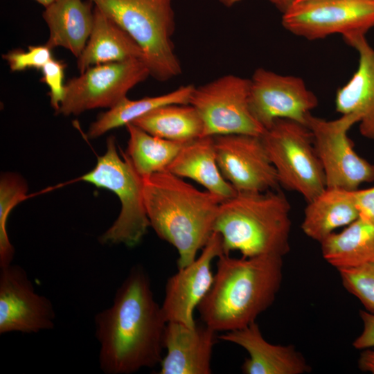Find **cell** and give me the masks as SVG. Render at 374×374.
I'll return each mask as SVG.
<instances>
[{"mask_svg":"<svg viewBox=\"0 0 374 374\" xmlns=\"http://www.w3.org/2000/svg\"><path fill=\"white\" fill-rule=\"evenodd\" d=\"M337 270L344 288L374 314V262Z\"/></svg>","mask_w":374,"mask_h":374,"instance_id":"obj_28","label":"cell"},{"mask_svg":"<svg viewBox=\"0 0 374 374\" xmlns=\"http://www.w3.org/2000/svg\"><path fill=\"white\" fill-rule=\"evenodd\" d=\"M327 262L337 269L374 262V224L358 217L339 233H332L320 242Z\"/></svg>","mask_w":374,"mask_h":374,"instance_id":"obj_23","label":"cell"},{"mask_svg":"<svg viewBox=\"0 0 374 374\" xmlns=\"http://www.w3.org/2000/svg\"><path fill=\"white\" fill-rule=\"evenodd\" d=\"M220 170L237 192H263L279 186L261 137L250 134L213 136Z\"/></svg>","mask_w":374,"mask_h":374,"instance_id":"obj_13","label":"cell"},{"mask_svg":"<svg viewBox=\"0 0 374 374\" xmlns=\"http://www.w3.org/2000/svg\"><path fill=\"white\" fill-rule=\"evenodd\" d=\"M65 64L52 58L41 69L42 81L49 88L51 105L57 112L65 94Z\"/></svg>","mask_w":374,"mask_h":374,"instance_id":"obj_30","label":"cell"},{"mask_svg":"<svg viewBox=\"0 0 374 374\" xmlns=\"http://www.w3.org/2000/svg\"><path fill=\"white\" fill-rule=\"evenodd\" d=\"M140 46L150 76L165 82L181 73L172 43V0H91Z\"/></svg>","mask_w":374,"mask_h":374,"instance_id":"obj_5","label":"cell"},{"mask_svg":"<svg viewBox=\"0 0 374 374\" xmlns=\"http://www.w3.org/2000/svg\"><path fill=\"white\" fill-rule=\"evenodd\" d=\"M249 87L250 79L229 74L195 87L189 104L202 118L203 136H262L265 130L250 110Z\"/></svg>","mask_w":374,"mask_h":374,"instance_id":"obj_8","label":"cell"},{"mask_svg":"<svg viewBox=\"0 0 374 374\" xmlns=\"http://www.w3.org/2000/svg\"><path fill=\"white\" fill-rule=\"evenodd\" d=\"M218 338L242 347L249 353L241 366L245 374H303L311 371L301 353L294 346H282L268 342L255 322Z\"/></svg>","mask_w":374,"mask_h":374,"instance_id":"obj_17","label":"cell"},{"mask_svg":"<svg viewBox=\"0 0 374 374\" xmlns=\"http://www.w3.org/2000/svg\"><path fill=\"white\" fill-rule=\"evenodd\" d=\"M179 177L191 179L224 200L237 191L222 175L216 160L213 136H205L187 143L168 168Z\"/></svg>","mask_w":374,"mask_h":374,"instance_id":"obj_21","label":"cell"},{"mask_svg":"<svg viewBox=\"0 0 374 374\" xmlns=\"http://www.w3.org/2000/svg\"><path fill=\"white\" fill-rule=\"evenodd\" d=\"M136 42L116 22L94 6L93 23L88 42L78 58L80 73L101 64L133 59L143 60Z\"/></svg>","mask_w":374,"mask_h":374,"instance_id":"obj_20","label":"cell"},{"mask_svg":"<svg viewBox=\"0 0 374 374\" xmlns=\"http://www.w3.org/2000/svg\"><path fill=\"white\" fill-rule=\"evenodd\" d=\"M224 6L226 7H231L238 2H240L241 0H219Z\"/></svg>","mask_w":374,"mask_h":374,"instance_id":"obj_35","label":"cell"},{"mask_svg":"<svg viewBox=\"0 0 374 374\" xmlns=\"http://www.w3.org/2000/svg\"><path fill=\"white\" fill-rule=\"evenodd\" d=\"M93 5L91 0H54L46 6L42 14L49 29L45 44L64 48L78 58L92 30Z\"/></svg>","mask_w":374,"mask_h":374,"instance_id":"obj_19","label":"cell"},{"mask_svg":"<svg viewBox=\"0 0 374 374\" xmlns=\"http://www.w3.org/2000/svg\"><path fill=\"white\" fill-rule=\"evenodd\" d=\"M359 123L355 114H341L334 120L308 115L305 125L310 130L326 178V188L355 190L363 183L374 181V165L360 157L348 136Z\"/></svg>","mask_w":374,"mask_h":374,"instance_id":"obj_9","label":"cell"},{"mask_svg":"<svg viewBox=\"0 0 374 374\" xmlns=\"http://www.w3.org/2000/svg\"><path fill=\"white\" fill-rule=\"evenodd\" d=\"M216 332L204 323L188 326L168 322L163 339L167 353L159 374H210Z\"/></svg>","mask_w":374,"mask_h":374,"instance_id":"obj_16","label":"cell"},{"mask_svg":"<svg viewBox=\"0 0 374 374\" xmlns=\"http://www.w3.org/2000/svg\"><path fill=\"white\" fill-rule=\"evenodd\" d=\"M290 204L278 188L237 192L220 205L213 231L222 237L224 253L243 257L285 256L290 249Z\"/></svg>","mask_w":374,"mask_h":374,"instance_id":"obj_4","label":"cell"},{"mask_svg":"<svg viewBox=\"0 0 374 374\" xmlns=\"http://www.w3.org/2000/svg\"><path fill=\"white\" fill-rule=\"evenodd\" d=\"M359 316L363 322V330L353 342V346L358 350L374 348V314L360 310Z\"/></svg>","mask_w":374,"mask_h":374,"instance_id":"obj_31","label":"cell"},{"mask_svg":"<svg viewBox=\"0 0 374 374\" xmlns=\"http://www.w3.org/2000/svg\"><path fill=\"white\" fill-rule=\"evenodd\" d=\"M121 155L118 152L114 136H110L105 153L80 179L112 191L121 204L118 217L100 237V242L133 247L141 242L150 224L143 199V179L126 154L122 152Z\"/></svg>","mask_w":374,"mask_h":374,"instance_id":"obj_6","label":"cell"},{"mask_svg":"<svg viewBox=\"0 0 374 374\" xmlns=\"http://www.w3.org/2000/svg\"><path fill=\"white\" fill-rule=\"evenodd\" d=\"M282 25L309 40L363 36L374 27V0H304L283 12Z\"/></svg>","mask_w":374,"mask_h":374,"instance_id":"obj_10","label":"cell"},{"mask_svg":"<svg viewBox=\"0 0 374 374\" xmlns=\"http://www.w3.org/2000/svg\"><path fill=\"white\" fill-rule=\"evenodd\" d=\"M131 123L152 135L182 143L203 136V122L190 104L163 105Z\"/></svg>","mask_w":374,"mask_h":374,"instance_id":"obj_24","label":"cell"},{"mask_svg":"<svg viewBox=\"0 0 374 374\" xmlns=\"http://www.w3.org/2000/svg\"><path fill=\"white\" fill-rule=\"evenodd\" d=\"M223 253L222 237L213 231L201 254L168 279L161 305L167 322H177L188 326L196 325L195 309L213 282L212 262Z\"/></svg>","mask_w":374,"mask_h":374,"instance_id":"obj_15","label":"cell"},{"mask_svg":"<svg viewBox=\"0 0 374 374\" xmlns=\"http://www.w3.org/2000/svg\"><path fill=\"white\" fill-rule=\"evenodd\" d=\"M143 179L150 226L177 250L178 269L186 267L208 242L224 199L199 190L168 170Z\"/></svg>","mask_w":374,"mask_h":374,"instance_id":"obj_3","label":"cell"},{"mask_svg":"<svg viewBox=\"0 0 374 374\" xmlns=\"http://www.w3.org/2000/svg\"><path fill=\"white\" fill-rule=\"evenodd\" d=\"M149 76V69L141 59L91 66L66 82L57 113L70 116L96 108L109 109Z\"/></svg>","mask_w":374,"mask_h":374,"instance_id":"obj_11","label":"cell"},{"mask_svg":"<svg viewBox=\"0 0 374 374\" xmlns=\"http://www.w3.org/2000/svg\"><path fill=\"white\" fill-rule=\"evenodd\" d=\"M195 87L193 84L181 86L163 95L145 97L139 100H130L126 96L91 123L87 132L88 137H99L111 130L132 123L163 105L189 104Z\"/></svg>","mask_w":374,"mask_h":374,"instance_id":"obj_25","label":"cell"},{"mask_svg":"<svg viewBox=\"0 0 374 374\" xmlns=\"http://www.w3.org/2000/svg\"><path fill=\"white\" fill-rule=\"evenodd\" d=\"M304 1V0H295L294 2V3L299 2V1Z\"/></svg>","mask_w":374,"mask_h":374,"instance_id":"obj_37","label":"cell"},{"mask_svg":"<svg viewBox=\"0 0 374 374\" xmlns=\"http://www.w3.org/2000/svg\"><path fill=\"white\" fill-rule=\"evenodd\" d=\"M354 191L326 188L308 202L301 223L303 232L320 243L337 229L348 226L357 220L359 211Z\"/></svg>","mask_w":374,"mask_h":374,"instance_id":"obj_22","label":"cell"},{"mask_svg":"<svg viewBox=\"0 0 374 374\" xmlns=\"http://www.w3.org/2000/svg\"><path fill=\"white\" fill-rule=\"evenodd\" d=\"M354 193L359 217L374 224V187L357 189Z\"/></svg>","mask_w":374,"mask_h":374,"instance_id":"obj_32","label":"cell"},{"mask_svg":"<svg viewBox=\"0 0 374 374\" xmlns=\"http://www.w3.org/2000/svg\"><path fill=\"white\" fill-rule=\"evenodd\" d=\"M358 367L364 372L374 374V349L363 350L358 359Z\"/></svg>","mask_w":374,"mask_h":374,"instance_id":"obj_33","label":"cell"},{"mask_svg":"<svg viewBox=\"0 0 374 374\" xmlns=\"http://www.w3.org/2000/svg\"><path fill=\"white\" fill-rule=\"evenodd\" d=\"M276 7L280 11L284 12L294 2L295 0H267Z\"/></svg>","mask_w":374,"mask_h":374,"instance_id":"obj_34","label":"cell"},{"mask_svg":"<svg viewBox=\"0 0 374 374\" xmlns=\"http://www.w3.org/2000/svg\"><path fill=\"white\" fill-rule=\"evenodd\" d=\"M213 282L197 306L203 323L215 332L244 328L274 303L283 280V256L217 258Z\"/></svg>","mask_w":374,"mask_h":374,"instance_id":"obj_2","label":"cell"},{"mask_svg":"<svg viewBox=\"0 0 374 374\" xmlns=\"http://www.w3.org/2000/svg\"><path fill=\"white\" fill-rule=\"evenodd\" d=\"M38 2L39 4L42 5L46 8L49 4H51L54 0H35Z\"/></svg>","mask_w":374,"mask_h":374,"instance_id":"obj_36","label":"cell"},{"mask_svg":"<svg viewBox=\"0 0 374 374\" xmlns=\"http://www.w3.org/2000/svg\"><path fill=\"white\" fill-rule=\"evenodd\" d=\"M52 49L46 44L29 46L27 51L15 49L2 55L12 71L42 69L53 57Z\"/></svg>","mask_w":374,"mask_h":374,"instance_id":"obj_29","label":"cell"},{"mask_svg":"<svg viewBox=\"0 0 374 374\" xmlns=\"http://www.w3.org/2000/svg\"><path fill=\"white\" fill-rule=\"evenodd\" d=\"M125 126L129 134L126 155L143 178L168 170L186 144L152 135L131 123Z\"/></svg>","mask_w":374,"mask_h":374,"instance_id":"obj_26","label":"cell"},{"mask_svg":"<svg viewBox=\"0 0 374 374\" xmlns=\"http://www.w3.org/2000/svg\"><path fill=\"white\" fill-rule=\"evenodd\" d=\"M260 137L279 185L301 194L308 202L326 188L312 135L305 125L277 119Z\"/></svg>","mask_w":374,"mask_h":374,"instance_id":"obj_7","label":"cell"},{"mask_svg":"<svg viewBox=\"0 0 374 374\" xmlns=\"http://www.w3.org/2000/svg\"><path fill=\"white\" fill-rule=\"evenodd\" d=\"M359 54V64L349 81L338 89L335 107L341 114L359 118L361 134L374 141V49L365 35L344 39Z\"/></svg>","mask_w":374,"mask_h":374,"instance_id":"obj_18","label":"cell"},{"mask_svg":"<svg viewBox=\"0 0 374 374\" xmlns=\"http://www.w3.org/2000/svg\"><path fill=\"white\" fill-rule=\"evenodd\" d=\"M55 317L52 303L36 293L22 267L11 264L1 267L0 335L50 330Z\"/></svg>","mask_w":374,"mask_h":374,"instance_id":"obj_14","label":"cell"},{"mask_svg":"<svg viewBox=\"0 0 374 374\" xmlns=\"http://www.w3.org/2000/svg\"><path fill=\"white\" fill-rule=\"evenodd\" d=\"M167 321L155 301L147 273L134 266L117 290L112 305L95 317L107 374H130L161 363Z\"/></svg>","mask_w":374,"mask_h":374,"instance_id":"obj_1","label":"cell"},{"mask_svg":"<svg viewBox=\"0 0 374 374\" xmlns=\"http://www.w3.org/2000/svg\"><path fill=\"white\" fill-rule=\"evenodd\" d=\"M27 185L15 173H3L0 181V268L11 264L15 249L8 238L6 224L12 209L25 199Z\"/></svg>","mask_w":374,"mask_h":374,"instance_id":"obj_27","label":"cell"},{"mask_svg":"<svg viewBox=\"0 0 374 374\" xmlns=\"http://www.w3.org/2000/svg\"><path fill=\"white\" fill-rule=\"evenodd\" d=\"M318 103L316 95L299 77L258 68L250 79V110L265 130L277 119L305 125L308 115Z\"/></svg>","mask_w":374,"mask_h":374,"instance_id":"obj_12","label":"cell"}]
</instances>
